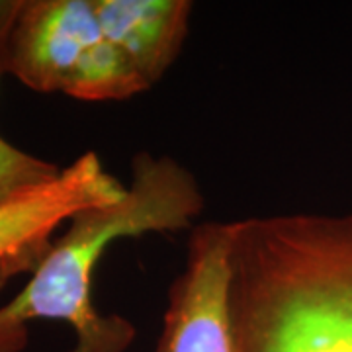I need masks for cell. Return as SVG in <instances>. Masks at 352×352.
<instances>
[{
	"instance_id": "cell-1",
	"label": "cell",
	"mask_w": 352,
	"mask_h": 352,
	"mask_svg": "<svg viewBox=\"0 0 352 352\" xmlns=\"http://www.w3.org/2000/svg\"><path fill=\"white\" fill-rule=\"evenodd\" d=\"M231 352H352V214L231 221Z\"/></svg>"
},
{
	"instance_id": "cell-2",
	"label": "cell",
	"mask_w": 352,
	"mask_h": 352,
	"mask_svg": "<svg viewBox=\"0 0 352 352\" xmlns=\"http://www.w3.org/2000/svg\"><path fill=\"white\" fill-rule=\"evenodd\" d=\"M201 210L204 196L188 168L170 157L138 153L126 196L71 217L24 289L0 307V352L24 351L25 325L36 319L69 323L76 335L73 352L126 351L135 337L133 325L98 314L90 296L102 252L122 237L192 227Z\"/></svg>"
},
{
	"instance_id": "cell-3",
	"label": "cell",
	"mask_w": 352,
	"mask_h": 352,
	"mask_svg": "<svg viewBox=\"0 0 352 352\" xmlns=\"http://www.w3.org/2000/svg\"><path fill=\"white\" fill-rule=\"evenodd\" d=\"M38 92L87 102L126 100L147 90L102 30L94 0H28L10 41V71Z\"/></svg>"
},
{
	"instance_id": "cell-4",
	"label": "cell",
	"mask_w": 352,
	"mask_h": 352,
	"mask_svg": "<svg viewBox=\"0 0 352 352\" xmlns=\"http://www.w3.org/2000/svg\"><path fill=\"white\" fill-rule=\"evenodd\" d=\"M100 157L87 151L45 182L16 192L0 204V289L16 274L34 272L51 249V235L88 208L126 196Z\"/></svg>"
},
{
	"instance_id": "cell-5",
	"label": "cell",
	"mask_w": 352,
	"mask_h": 352,
	"mask_svg": "<svg viewBox=\"0 0 352 352\" xmlns=\"http://www.w3.org/2000/svg\"><path fill=\"white\" fill-rule=\"evenodd\" d=\"M231 223H204L190 235L184 270L168 292L157 352H231Z\"/></svg>"
},
{
	"instance_id": "cell-6",
	"label": "cell",
	"mask_w": 352,
	"mask_h": 352,
	"mask_svg": "<svg viewBox=\"0 0 352 352\" xmlns=\"http://www.w3.org/2000/svg\"><path fill=\"white\" fill-rule=\"evenodd\" d=\"M106 38L153 87L175 63L188 32V0H94Z\"/></svg>"
},
{
	"instance_id": "cell-7",
	"label": "cell",
	"mask_w": 352,
	"mask_h": 352,
	"mask_svg": "<svg viewBox=\"0 0 352 352\" xmlns=\"http://www.w3.org/2000/svg\"><path fill=\"white\" fill-rule=\"evenodd\" d=\"M61 173L55 163L22 151L0 138V204L16 192L45 182Z\"/></svg>"
},
{
	"instance_id": "cell-8",
	"label": "cell",
	"mask_w": 352,
	"mask_h": 352,
	"mask_svg": "<svg viewBox=\"0 0 352 352\" xmlns=\"http://www.w3.org/2000/svg\"><path fill=\"white\" fill-rule=\"evenodd\" d=\"M22 8L24 0L0 2V75L10 71V41Z\"/></svg>"
}]
</instances>
